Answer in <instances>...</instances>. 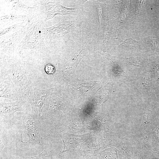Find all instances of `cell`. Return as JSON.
<instances>
[{"label":"cell","mask_w":159,"mask_h":159,"mask_svg":"<svg viewBox=\"0 0 159 159\" xmlns=\"http://www.w3.org/2000/svg\"><path fill=\"white\" fill-rule=\"evenodd\" d=\"M0 82L13 86L21 100H27L33 88L31 72L19 61L13 58L5 59L1 64Z\"/></svg>","instance_id":"1"},{"label":"cell","mask_w":159,"mask_h":159,"mask_svg":"<svg viewBox=\"0 0 159 159\" xmlns=\"http://www.w3.org/2000/svg\"><path fill=\"white\" fill-rule=\"evenodd\" d=\"M40 118L31 111L24 112L22 116L16 118V129L21 133L26 134L28 138V141L24 143L22 148H29L39 146L44 148V139L39 132Z\"/></svg>","instance_id":"2"},{"label":"cell","mask_w":159,"mask_h":159,"mask_svg":"<svg viewBox=\"0 0 159 159\" xmlns=\"http://www.w3.org/2000/svg\"><path fill=\"white\" fill-rule=\"evenodd\" d=\"M28 103V100H21L7 102L0 99V117H4L3 121L7 124L10 125H13L16 120L14 119L15 113L18 111H28L27 110Z\"/></svg>","instance_id":"3"},{"label":"cell","mask_w":159,"mask_h":159,"mask_svg":"<svg viewBox=\"0 0 159 159\" xmlns=\"http://www.w3.org/2000/svg\"><path fill=\"white\" fill-rule=\"evenodd\" d=\"M54 88L41 90L33 88L29 92L27 100L31 108V112L34 115L40 117L42 108L46 98L53 93Z\"/></svg>","instance_id":"4"},{"label":"cell","mask_w":159,"mask_h":159,"mask_svg":"<svg viewBox=\"0 0 159 159\" xmlns=\"http://www.w3.org/2000/svg\"><path fill=\"white\" fill-rule=\"evenodd\" d=\"M0 97L9 99L14 101L21 100L17 91L12 85L0 82Z\"/></svg>","instance_id":"5"},{"label":"cell","mask_w":159,"mask_h":159,"mask_svg":"<svg viewBox=\"0 0 159 159\" xmlns=\"http://www.w3.org/2000/svg\"><path fill=\"white\" fill-rule=\"evenodd\" d=\"M48 135L44 139V149L39 155L31 157H26L24 159H54L52 154L51 147L53 143L48 138Z\"/></svg>","instance_id":"6"},{"label":"cell","mask_w":159,"mask_h":159,"mask_svg":"<svg viewBox=\"0 0 159 159\" xmlns=\"http://www.w3.org/2000/svg\"><path fill=\"white\" fill-rule=\"evenodd\" d=\"M45 71L47 74H51L54 73L55 69L53 65L50 64H48L45 66Z\"/></svg>","instance_id":"7"},{"label":"cell","mask_w":159,"mask_h":159,"mask_svg":"<svg viewBox=\"0 0 159 159\" xmlns=\"http://www.w3.org/2000/svg\"><path fill=\"white\" fill-rule=\"evenodd\" d=\"M142 1H141V3L139 4V6L138 8V9H137L136 11V13H137V14L139 12V11H140V10L141 9V8L142 6Z\"/></svg>","instance_id":"8"},{"label":"cell","mask_w":159,"mask_h":159,"mask_svg":"<svg viewBox=\"0 0 159 159\" xmlns=\"http://www.w3.org/2000/svg\"><path fill=\"white\" fill-rule=\"evenodd\" d=\"M156 133L157 137L159 138V127H158L156 132Z\"/></svg>","instance_id":"9"}]
</instances>
